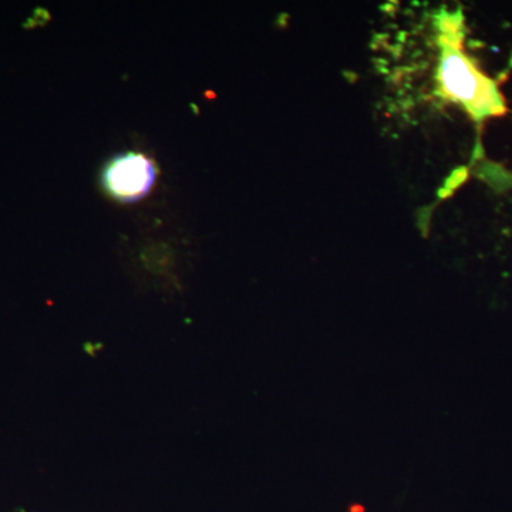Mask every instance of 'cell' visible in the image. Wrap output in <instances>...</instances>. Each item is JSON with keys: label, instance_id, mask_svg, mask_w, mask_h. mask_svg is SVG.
Listing matches in <instances>:
<instances>
[{"label": "cell", "instance_id": "cell-1", "mask_svg": "<svg viewBox=\"0 0 512 512\" xmlns=\"http://www.w3.org/2000/svg\"><path fill=\"white\" fill-rule=\"evenodd\" d=\"M440 64L437 69L439 93L457 104L471 119L484 121L507 111L503 93L478 63L464 52L466 26L461 13L440 18Z\"/></svg>", "mask_w": 512, "mask_h": 512}, {"label": "cell", "instance_id": "cell-2", "mask_svg": "<svg viewBox=\"0 0 512 512\" xmlns=\"http://www.w3.org/2000/svg\"><path fill=\"white\" fill-rule=\"evenodd\" d=\"M158 177L156 161L143 153L119 154L101 173V184L113 200L137 202L153 190Z\"/></svg>", "mask_w": 512, "mask_h": 512}]
</instances>
